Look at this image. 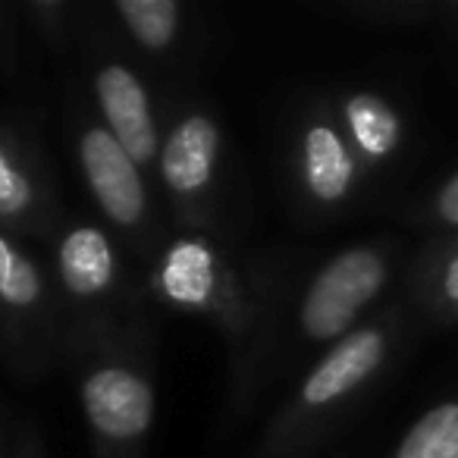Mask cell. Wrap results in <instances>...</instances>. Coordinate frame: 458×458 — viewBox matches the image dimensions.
Wrapping results in <instances>:
<instances>
[{"label": "cell", "instance_id": "1", "mask_svg": "<svg viewBox=\"0 0 458 458\" xmlns=\"http://www.w3.org/2000/svg\"><path fill=\"white\" fill-rule=\"evenodd\" d=\"M145 267L148 295L157 305L216 327L226 343L229 411H251L274 314L289 283L286 264L236 251L214 233L170 229Z\"/></svg>", "mask_w": 458, "mask_h": 458}, {"label": "cell", "instance_id": "3", "mask_svg": "<svg viewBox=\"0 0 458 458\" xmlns=\"http://www.w3.org/2000/svg\"><path fill=\"white\" fill-rule=\"evenodd\" d=\"M383 283H386V258L368 245L333 255L295 293L286 283L258 374L255 402L280 386L314 352L324 355L330 345L349 336L364 308L380 295Z\"/></svg>", "mask_w": 458, "mask_h": 458}, {"label": "cell", "instance_id": "11", "mask_svg": "<svg viewBox=\"0 0 458 458\" xmlns=\"http://www.w3.org/2000/svg\"><path fill=\"white\" fill-rule=\"evenodd\" d=\"M293 182L301 201L311 208H336L352 195L358 179V157L336 116L311 114L295 129Z\"/></svg>", "mask_w": 458, "mask_h": 458}, {"label": "cell", "instance_id": "14", "mask_svg": "<svg viewBox=\"0 0 458 458\" xmlns=\"http://www.w3.org/2000/svg\"><path fill=\"white\" fill-rule=\"evenodd\" d=\"M395 458H458V405H439L411 427Z\"/></svg>", "mask_w": 458, "mask_h": 458}, {"label": "cell", "instance_id": "8", "mask_svg": "<svg viewBox=\"0 0 458 458\" xmlns=\"http://www.w3.org/2000/svg\"><path fill=\"white\" fill-rule=\"evenodd\" d=\"M72 154L91 204L104 226L126 245L135 258L151 261L170 229L164 226L154 195L151 173H145L123 145L101 126L98 116H79L72 129Z\"/></svg>", "mask_w": 458, "mask_h": 458}, {"label": "cell", "instance_id": "15", "mask_svg": "<svg viewBox=\"0 0 458 458\" xmlns=\"http://www.w3.org/2000/svg\"><path fill=\"white\" fill-rule=\"evenodd\" d=\"M22 13L35 26V32L54 47H64L72 32V16L76 7H70L66 0H29L22 4Z\"/></svg>", "mask_w": 458, "mask_h": 458}, {"label": "cell", "instance_id": "13", "mask_svg": "<svg viewBox=\"0 0 458 458\" xmlns=\"http://www.w3.org/2000/svg\"><path fill=\"white\" fill-rule=\"evenodd\" d=\"M336 120L358 160H383L399 145V116L383 98L370 91L343 98L336 107Z\"/></svg>", "mask_w": 458, "mask_h": 458}, {"label": "cell", "instance_id": "10", "mask_svg": "<svg viewBox=\"0 0 458 458\" xmlns=\"http://www.w3.org/2000/svg\"><path fill=\"white\" fill-rule=\"evenodd\" d=\"M64 216L38 148L20 129L0 123V233L51 239Z\"/></svg>", "mask_w": 458, "mask_h": 458}, {"label": "cell", "instance_id": "18", "mask_svg": "<svg viewBox=\"0 0 458 458\" xmlns=\"http://www.w3.org/2000/svg\"><path fill=\"white\" fill-rule=\"evenodd\" d=\"M10 458H38V455H32V452H29V449H16Z\"/></svg>", "mask_w": 458, "mask_h": 458}, {"label": "cell", "instance_id": "16", "mask_svg": "<svg viewBox=\"0 0 458 458\" xmlns=\"http://www.w3.org/2000/svg\"><path fill=\"white\" fill-rule=\"evenodd\" d=\"M439 214H443V220L458 223V176L452 179L443 189V195H439Z\"/></svg>", "mask_w": 458, "mask_h": 458}, {"label": "cell", "instance_id": "4", "mask_svg": "<svg viewBox=\"0 0 458 458\" xmlns=\"http://www.w3.org/2000/svg\"><path fill=\"white\" fill-rule=\"evenodd\" d=\"M76 368L95 458H141L154 430L157 386L151 368V333L114 336L82 345L70 358Z\"/></svg>", "mask_w": 458, "mask_h": 458}, {"label": "cell", "instance_id": "12", "mask_svg": "<svg viewBox=\"0 0 458 458\" xmlns=\"http://www.w3.org/2000/svg\"><path fill=\"white\" fill-rule=\"evenodd\" d=\"M107 16L123 41L154 64L176 57L189 32V10L179 0H114Z\"/></svg>", "mask_w": 458, "mask_h": 458}, {"label": "cell", "instance_id": "5", "mask_svg": "<svg viewBox=\"0 0 458 458\" xmlns=\"http://www.w3.org/2000/svg\"><path fill=\"white\" fill-rule=\"evenodd\" d=\"M383 327H355L349 336L318 355L295 389L280 402L255 445V458H308L330 420L352 402L386 358Z\"/></svg>", "mask_w": 458, "mask_h": 458}, {"label": "cell", "instance_id": "2", "mask_svg": "<svg viewBox=\"0 0 458 458\" xmlns=\"http://www.w3.org/2000/svg\"><path fill=\"white\" fill-rule=\"evenodd\" d=\"M51 276L70 333V355L114 336L151 333L145 276H135L123 245L104 223L64 216L51 236Z\"/></svg>", "mask_w": 458, "mask_h": 458}, {"label": "cell", "instance_id": "17", "mask_svg": "<svg viewBox=\"0 0 458 458\" xmlns=\"http://www.w3.org/2000/svg\"><path fill=\"white\" fill-rule=\"evenodd\" d=\"M443 289H445V295H449L452 301H458V258L449 264V270H445Z\"/></svg>", "mask_w": 458, "mask_h": 458}, {"label": "cell", "instance_id": "7", "mask_svg": "<svg viewBox=\"0 0 458 458\" xmlns=\"http://www.w3.org/2000/svg\"><path fill=\"white\" fill-rule=\"evenodd\" d=\"M0 349L20 377L54 370L70 355L51 267L10 233H0Z\"/></svg>", "mask_w": 458, "mask_h": 458}, {"label": "cell", "instance_id": "9", "mask_svg": "<svg viewBox=\"0 0 458 458\" xmlns=\"http://www.w3.org/2000/svg\"><path fill=\"white\" fill-rule=\"evenodd\" d=\"M91 51L95 54L89 64V89L95 101V116L141 170L154 173L164 116L157 114L151 89L126 57L98 45Z\"/></svg>", "mask_w": 458, "mask_h": 458}, {"label": "cell", "instance_id": "6", "mask_svg": "<svg viewBox=\"0 0 458 458\" xmlns=\"http://www.w3.org/2000/svg\"><path fill=\"white\" fill-rule=\"evenodd\" d=\"M154 179L173 229L223 236L226 132L204 104H179L164 116Z\"/></svg>", "mask_w": 458, "mask_h": 458}]
</instances>
